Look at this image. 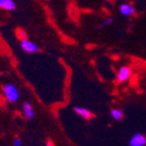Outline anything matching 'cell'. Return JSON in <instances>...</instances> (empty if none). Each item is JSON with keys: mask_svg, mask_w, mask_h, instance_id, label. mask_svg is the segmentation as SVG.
Masks as SVG:
<instances>
[{"mask_svg": "<svg viewBox=\"0 0 146 146\" xmlns=\"http://www.w3.org/2000/svg\"><path fill=\"white\" fill-rule=\"evenodd\" d=\"M3 95H4L5 99L7 100L8 102H17L19 98H20V92L19 89L12 84H5L2 88Z\"/></svg>", "mask_w": 146, "mask_h": 146, "instance_id": "6da1fadb", "label": "cell"}, {"mask_svg": "<svg viewBox=\"0 0 146 146\" xmlns=\"http://www.w3.org/2000/svg\"><path fill=\"white\" fill-rule=\"evenodd\" d=\"M132 75H133V72H132L131 68L127 66H121L117 74V80L119 83H124V82H126V81H128L131 78Z\"/></svg>", "mask_w": 146, "mask_h": 146, "instance_id": "7a4b0ae2", "label": "cell"}, {"mask_svg": "<svg viewBox=\"0 0 146 146\" xmlns=\"http://www.w3.org/2000/svg\"><path fill=\"white\" fill-rule=\"evenodd\" d=\"M21 47L27 53H36V52H38L40 50L39 46L34 42L30 41L29 39L21 40Z\"/></svg>", "mask_w": 146, "mask_h": 146, "instance_id": "3957f363", "label": "cell"}, {"mask_svg": "<svg viewBox=\"0 0 146 146\" xmlns=\"http://www.w3.org/2000/svg\"><path fill=\"white\" fill-rule=\"evenodd\" d=\"M130 146H145L146 145V137L141 133H136L132 136L129 141Z\"/></svg>", "mask_w": 146, "mask_h": 146, "instance_id": "277c9868", "label": "cell"}, {"mask_svg": "<svg viewBox=\"0 0 146 146\" xmlns=\"http://www.w3.org/2000/svg\"><path fill=\"white\" fill-rule=\"evenodd\" d=\"M119 13L124 17H132V15H135V7L130 3H123V4L119 5Z\"/></svg>", "mask_w": 146, "mask_h": 146, "instance_id": "5b68a950", "label": "cell"}, {"mask_svg": "<svg viewBox=\"0 0 146 146\" xmlns=\"http://www.w3.org/2000/svg\"><path fill=\"white\" fill-rule=\"evenodd\" d=\"M23 113L28 119H33L35 117V110L33 105L30 102H25L23 104Z\"/></svg>", "mask_w": 146, "mask_h": 146, "instance_id": "8992f818", "label": "cell"}, {"mask_svg": "<svg viewBox=\"0 0 146 146\" xmlns=\"http://www.w3.org/2000/svg\"><path fill=\"white\" fill-rule=\"evenodd\" d=\"M74 110H75V112L79 117H83V119H91L93 117L92 112L89 110H87V108H85V107L76 106L75 108H74Z\"/></svg>", "mask_w": 146, "mask_h": 146, "instance_id": "52a82bcc", "label": "cell"}, {"mask_svg": "<svg viewBox=\"0 0 146 146\" xmlns=\"http://www.w3.org/2000/svg\"><path fill=\"white\" fill-rule=\"evenodd\" d=\"M0 8L7 11H12L17 8V4L13 0H0Z\"/></svg>", "mask_w": 146, "mask_h": 146, "instance_id": "ba28073f", "label": "cell"}, {"mask_svg": "<svg viewBox=\"0 0 146 146\" xmlns=\"http://www.w3.org/2000/svg\"><path fill=\"white\" fill-rule=\"evenodd\" d=\"M110 115L113 119L115 121H121V119L124 117L125 112L123 110H119V108H111L110 110Z\"/></svg>", "mask_w": 146, "mask_h": 146, "instance_id": "9c48e42d", "label": "cell"}, {"mask_svg": "<svg viewBox=\"0 0 146 146\" xmlns=\"http://www.w3.org/2000/svg\"><path fill=\"white\" fill-rule=\"evenodd\" d=\"M112 23H113V20H112L111 17H107L106 20L104 21V22L102 23L101 25H99V27H98V29H104L105 27H107V26H110V25H112Z\"/></svg>", "mask_w": 146, "mask_h": 146, "instance_id": "30bf717a", "label": "cell"}, {"mask_svg": "<svg viewBox=\"0 0 146 146\" xmlns=\"http://www.w3.org/2000/svg\"><path fill=\"white\" fill-rule=\"evenodd\" d=\"M17 34L19 35V38L21 40H24V39H28V36H27V32L25 31L23 29H19L17 32Z\"/></svg>", "mask_w": 146, "mask_h": 146, "instance_id": "8fae6325", "label": "cell"}, {"mask_svg": "<svg viewBox=\"0 0 146 146\" xmlns=\"http://www.w3.org/2000/svg\"><path fill=\"white\" fill-rule=\"evenodd\" d=\"M13 145L15 146H22L23 145V141L20 138H15L13 140Z\"/></svg>", "mask_w": 146, "mask_h": 146, "instance_id": "7c38bea8", "label": "cell"}]
</instances>
